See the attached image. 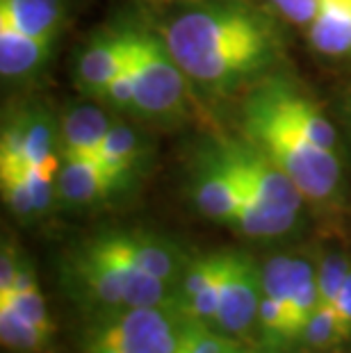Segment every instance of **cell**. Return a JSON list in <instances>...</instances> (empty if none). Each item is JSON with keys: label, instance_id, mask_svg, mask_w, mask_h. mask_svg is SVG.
<instances>
[{"label": "cell", "instance_id": "cell-1", "mask_svg": "<svg viewBox=\"0 0 351 353\" xmlns=\"http://www.w3.org/2000/svg\"><path fill=\"white\" fill-rule=\"evenodd\" d=\"M160 34L192 85L228 96L270 76L285 57L272 14L244 0H208L171 14Z\"/></svg>", "mask_w": 351, "mask_h": 353}, {"label": "cell", "instance_id": "cell-2", "mask_svg": "<svg viewBox=\"0 0 351 353\" xmlns=\"http://www.w3.org/2000/svg\"><path fill=\"white\" fill-rule=\"evenodd\" d=\"M240 134L265 151L317 210H338L345 199V171L338 151L317 146L274 110L246 94L240 110Z\"/></svg>", "mask_w": 351, "mask_h": 353}, {"label": "cell", "instance_id": "cell-3", "mask_svg": "<svg viewBox=\"0 0 351 353\" xmlns=\"http://www.w3.org/2000/svg\"><path fill=\"white\" fill-rule=\"evenodd\" d=\"M130 66L137 117L178 121L190 114V78L169 52L160 30L130 23Z\"/></svg>", "mask_w": 351, "mask_h": 353}, {"label": "cell", "instance_id": "cell-4", "mask_svg": "<svg viewBox=\"0 0 351 353\" xmlns=\"http://www.w3.org/2000/svg\"><path fill=\"white\" fill-rule=\"evenodd\" d=\"M183 312L178 305H144L96 314L82 353H176Z\"/></svg>", "mask_w": 351, "mask_h": 353}, {"label": "cell", "instance_id": "cell-5", "mask_svg": "<svg viewBox=\"0 0 351 353\" xmlns=\"http://www.w3.org/2000/svg\"><path fill=\"white\" fill-rule=\"evenodd\" d=\"M214 144L233 174L242 201H263L276 210L301 214L305 205L303 194L290 176L265 151L242 134H214Z\"/></svg>", "mask_w": 351, "mask_h": 353}, {"label": "cell", "instance_id": "cell-6", "mask_svg": "<svg viewBox=\"0 0 351 353\" xmlns=\"http://www.w3.org/2000/svg\"><path fill=\"white\" fill-rule=\"evenodd\" d=\"M59 125L41 108H26L5 121L0 134V171H59Z\"/></svg>", "mask_w": 351, "mask_h": 353}, {"label": "cell", "instance_id": "cell-7", "mask_svg": "<svg viewBox=\"0 0 351 353\" xmlns=\"http://www.w3.org/2000/svg\"><path fill=\"white\" fill-rule=\"evenodd\" d=\"M263 294V267L249 253L230 249L223 267L214 328L235 340L249 335L258 324Z\"/></svg>", "mask_w": 351, "mask_h": 353}, {"label": "cell", "instance_id": "cell-8", "mask_svg": "<svg viewBox=\"0 0 351 353\" xmlns=\"http://www.w3.org/2000/svg\"><path fill=\"white\" fill-rule=\"evenodd\" d=\"M66 276H69L73 294L92 310H96V314L128 307L126 305L121 272L96 237H92L76 253L69 255Z\"/></svg>", "mask_w": 351, "mask_h": 353}, {"label": "cell", "instance_id": "cell-9", "mask_svg": "<svg viewBox=\"0 0 351 353\" xmlns=\"http://www.w3.org/2000/svg\"><path fill=\"white\" fill-rule=\"evenodd\" d=\"M249 94L274 110L281 119H285L310 141H315L317 146L328 148V151L338 148V132H335L331 119L324 114V110L310 94H305L290 78L281 76V73H270L263 80H258Z\"/></svg>", "mask_w": 351, "mask_h": 353}, {"label": "cell", "instance_id": "cell-10", "mask_svg": "<svg viewBox=\"0 0 351 353\" xmlns=\"http://www.w3.org/2000/svg\"><path fill=\"white\" fill-rule=\"evenodd\" d=\"M192 199L199 212L208 219L228 223V226L235 223L237 208H240V192H237L233 174L223 162L214 139L205 141L197 160H194Z\"/></svg>", "mask_w": 351, "mask_h": 353}, {"label": "cell", "instance_id": "cell-11", "mask_svg": "<svg viewBox=\"0 0 351 353\" xmlns=\"http://www.w3.org/2000/svg\"><path fill=\"white\" fill-rule=\"evenodd\" d=\"M130 52V23H119L114 28L99 30L92 39L85 43L76 59V78L78 89L92 99H103L110 80L117 76L126 64Z\"/></svg>", "mask_w": 351, "mask_h": 353}, {"label": "cell", "instance_id": "cell-12", "mask_svg": "<svg viewBox=\"0 0 351 353\" xmlns=\"http://www.w3.org/2000/svg\"><path fill=\"white\" fill-rule=\"evenodd\" d=\"M226 255L228 251H212L188 260L176 288V305L185 319L214 326Z\"/></svg>", "mask_w": 351, "mask_h": 353}, {"label": "cell", "instance_id": "cell-13", "mask_svg": "<svg viewBox=\"0 0 351 353\" xmlns=\"http://www.w3.org/2000/svg\"><path fill=\"white\" fill-rule=\"evenodd\" d=\"M128 180L114 174L99 155L62 157L57 171V199L66 205L87 208L121 192Z\"/></svg>", "mask_w": 351, "mask_h": 353}, {"label": "cell", "instance_id": "cell-14", "mask_svg": "<svg viewBox=\"0 0 351 353\" xmlns=\"http://www.w3.org/2000/svg\"><path fill=\"white\" fill-rule=\"evenodd\" d=\"M112 123L99 105H71L59 121V157H94Z\"/></svg>", "mask_w": 351, "mask_h": 353}, {"label": "cell", "instance_id": "cell-15", "mask_svg": "<svg viewBox=\"0 0 351 353\" xmlns=\"http://www.w3.org/2000/svg\"><path fill=\"white\" fill-rule=\"evenodd\" d=\"M55 43L26 34L7 17H0V73L5 80H28L37 76L53 55Z\"/></svg>", "mask_w": 351, "mask_h": 353}, {"label": "cell", "instance_id": "cell-16", "mask_svg": "<svg viewBox=\"0 0 351 353\" xmlns=\"http://www.w3.org/2000/svg\"><path fill=\"white\" fill-rule=\"evenodd\" d=\"M312 50L331 59L351 57V0H322L305 28Z\"/></svg>", "mask_w": 351, "mask_h": 353}, {"label": "cell", "instance_id": "cell-17", "mask_svg": "<svg viewBox=\"0 0 351 353\" xmlns=\"http://www.w3.org/2000/svg\"><path fill=\"white\" fill-rule=\"evenodd\" d=\"M121 235L132 258L139 262V267H144L148 274L158 276L171 288H178L190 258L174 242L144 230H121Z\"/></svg>", "mask_w": 351, "mask_h": 353}, {"label": "cell", "instance_id": "cell-18", "mask_svg": "<svg viewBox=\"0 0 351 353\" xmlns=\"http://www.w3.org/2000/svg\"><path fill=\"white\" fill-rule=\"evenodd\" d=\"M0 17H7L26 34L55 43L64 23L59 0H0Z\"/></svg>", "mask_w": 351, "mask_h": 353}, {"label": "cell", "instance_id": "cell-19", "mask_svg": "<svg viewBox=\"0 0 351 353\" xmlns=\"http://www.w3.org/2000/svg\"><path fill=\"white\" fill-rule=\"evenodd\" d=\"M108 167L121 178L135 180L137 171L148 160V144L146 139L126 123H112L110 132L101 144V151L96 153Z\"/></svg>", "mask_w": 351, "mask_h": 353}, {"label": "cell", "instance_id": "cell-20", "mask_svg": "<svg viewBox=\"0 0 351 353\" xmlns=\"http://www.w3.org/2000/svg\"><path fill=\"white\" fill-rule=\"evenodd\" d=\"M0 340L5 349L17 353H46L53 337L30 324L10 303H0Z\"/></svg>", "mask_w": 351, "mask_h": 353}, {"label": "cell", "instance_id": "cell-21", "mask_svg": "<svg viewBox=\"0 0 351 353\" xmlns=\"http://www.w3.org/2000/svg\"><path fill=\"white\" fill-rule=\"evenodd\" d=\"M349 335H351L349 328L342 324L335 307L322 303L317 307V312L312 314L308 326H305L301 340L308 342L310 347H315V349H326V347H335V344L345 342Z\"/></svg>", "mask_w": 351, "mask_h": 353}, {"label": "cell", "instance_id": "cell-22", "mask_svg": "<svg viewBox=\"0 0 351 353\" xmlns=\"http://www.w3.org/2000/svg\"><path fill=\"white\" fill-rule=\"evenodd\" d=\"M256 328L260 330V335H263V342H267L270 347H283V344H288V342H294L288 307L285 303L276 301L272 296L263 294Z\"/></svg>", "mask_w": 351, "mask_h": 353}, {"label": "cell", "instance_id": "cell-23", "mask_svg": "<svg viewBox=\"0 0 351 353\" xmlns=\"http://www.w3.org/2000/svg\"><path fill=\"white\" fill-rule=\"evenodd\" d=\"M0 187H3V199L7 203V208H10L19 219L28 221V219L39 216L34 208L32 192H30V187H28L26 169L0 171Z\"/></svg>", "mask_w": 351, "mask_h": 353}, {"label": "cell", "instance_id": "cell-24", "mask_svg": "<svg viewBox=\"0 0 351 353\" xmlns=\"http://www.w3.org/2000/svg\"><path fill=\"white\" fill-rule=\"evenodd\" d=\"M294 276V255H274L263 265V292L276 301L290 305Z\"/></svg>", "mask_w": 351, "mask_h": 353}, {"label": "cell", "instance_id": "cell-25", "mask_svg": "<svg viewBox=\"0 0 351 353\" xmlns=\"http://www.w3.org/2000/svg\"><path fill=\"white\" fill-rule=\"evenodd\" d=\"M351 274V262L345 253L333 251L326 253L322 260L317 262V285H319V296L322 303H333V299L338 296L342 285Z\"/></svg>", "mask_w": 351, "mask_h": 353}, {"label": "cell", "instance_id": "cell-26", "mask_svg": "<svg viewBox=\"0 0 351 353\" xmlns=\"http://www.w3.org/2000/svg\"><path fill=\"white\" fill-rule=\"evenodd\" d=\"M101 101L108 103L117 112H130V114H135V76H132V66H130V52L126 64L110 80Z\"/></svg>", "mask_w": 351, "mask_h": 353}, {"label": "cell", "instance_id": "cell-27", "mask_svg": "<svg viewBox=\"0 0 351 353\" xmlns=\"http://www.w3.org/2000/svg\"><path fill=\"white\" fill-rule=\"evenodd\" d=\"M319 3L322 0H270L274 12L283 21L299 28H308L312 23V19H315V14L319 10Z\"/></svg>", "mask_w": 351, "mask_h": 353}, {"label": "cell", "instance_id": "cell-28", "mask_svg": "<svg viewBox=\"0 0 351 353\" xmlns=\"http://www.w3.org/2000/svg\"><path fill=\"white\" fill-rule=\"evenodd\" d=\"M21 265H23V255L19 253L14 242H3V251H0V296L10 294L14 283H17Z\"/></svg>", "mask_w": 351, "mask_h": 353}, {"label": "cell", "instance_id": "cell-29", "mask_svg": "<svg viewBox=\"0 0 351 353\" xmlns=\"http://www.w3.org/2000/svg\"><path fill=\"white\" fill-rule=\"evenodd\" d=\"M335 307V312H338V317L342 319V324L349 328L351 333V274L342 285V290L338 292V296L333 299V303H328Z\"/></svg>", "mask_w": 351, "mask_h": 353}, {"label": "cell", "instance_id": "cell-30", "mask_svg": "<svg viewBox=\"0 0 351 353\" xmlns=\"http://www.w3.org/2000/svg\"><path fill=\"white\" fill-rule=\"evenodd\" d=\"M345 121L349 125V132H351V94H349V99L345 103Z\"/></svg>", "mask_w": 351, "mask_h": 353}, {"label": "cell", "instance_id": "cell-31", "mask_svg": "<svg viewBox=\"0 0 351 353\" xmlns=\"http://www.w3.org/2000/svg\"><path fill=\"white\" fill-rule=\"evenodd\" d=\"M176 353H185V351H183V349H181V347H178V351H176Z\"/></svg>", "mask_w": 351, "mask_h": 353}, {"label": "cell", "instance_id": "cell-32", "mask_svg": "<svg viewBox=\"0 0 351 353\" xmlns=\"http://www.w3.org/2000/svg\"><path fill=\"white\" fill-rule=\"evenodd\" d=\"M242 353H244V351H242Z\"/></svg>", "mask_w": 351, "mask_h": 353}]
</instances>
